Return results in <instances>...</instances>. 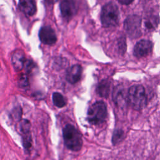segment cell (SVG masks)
<instances>
[{
  "label": "cell",
  "instance_id": "1",
  "mask_svg": "<svg viewBox=\"0 0 160 160\" xmlns=\"http://www.w3.org/2000/svg\"><path fill=\"white\" fill-rule=\"evenodd\" d=\"M65 146L73 151L81 150L82 146V136L79 132L71 124H67L62 130Z\"/></svg>",
  "mask_w": 160,
  "mask_h": 160
},
{
  "label": "cell",
  "instance_id": "2",
  "mask_svg": "<svg viewBox=\"0 0 160 160\" xmlns=\"http://www.w3.org/2000/svg\"><path fill=\"white\" fill-rule=\"evenodd\" d=\"M128 100L133 109H143L147 104V96L144 88L139 84L131 86L128 92Z\"/></svg>",
  "mask_w": 160,
  "mask_h": 160
},
{
  "label": "cell",
  "instance_id": "3",
  "mask_svg": "<svg viewBox=\"0 0 160 160\" xmlns=\"http://www.w3.org/2000/svg\"><path fill=\"white\" fill-rule=\"evenodd\" d=\"M102 24L106 28L116 26L119 21V11L118 6L111 2L105 4L101 12Z\"/></svg>",
  "mask_w": 160,
  "mask_h": 160
},
{
  "label": "cell",
  "instance_id": "4",
  "mask_svg": "<svg viewBox=\"0 0 160 160\" xmlns=\"http://www.w3.org/2000/svg\"><path fill=\"white\" fill-rule=\"evenodd\" d=\"M107 115L108 111L106 104L103 101H97L89 108L87 120L92 124H100L105 121Z\"/></svg>",
  "mask_w": 160,
  "mask_h": 160
},
{
  "label": "cell",
  "instance_id": "5",
  "mask_svg": "<svg viewBox=\"0 0 160 160\" xmlns=\"http://www.w3.org/2000/svg\"><path fill=\"white\" fill-rule=\"evenodd\" d=\"M124 29L131 38H137L141 36V19L138 15H130L124 21Z\"/></svg>",
  "mask_w": 160,
  "mask_h": 160
},
{
  "label": "cell",
  "instance_id": "6",
  "mask_svg": "<svg viewBox=\"0 0 160 160\" xmlns=\"http://www.w3.org/2000/svg\"><path fill=\"white\" fill-rule=\"evenodd\" d=\"M78 5L76 0H62L60 4L61 14L66 19H71L77 12Z\"/></svg>",
  "mask_w": 160,
  "mask_h": 160
},
{
  "label": "cell",
  "instance_id": "7",
  "mask_svg": "<svg viewBox=\"0 0 160 160\" xmlns=\"http://www.w3.org/2000/svg\"><path fill=\"white\" fill-rule=\"evenodd\" d=\"M152 43L151 41L142 39L138 41L134 46L133 53L136 58H144L148 56L152 50Z\"/></svg>",
  "mask_w": 160,
  "mask_h": 160
},
{
  "label": "cell",
  "instance_id": "8",
  "mask_svg": "<svg viewBox=\"0 0 160 160\" xmlns=\"http://www.w3.org/2000/svg\"><path fill=\"white\" fill-rule=\"evenodd\" d=\"M19 130L22 136L23 146L26 150H29L32 146L29 121L26 119L22 121L20 123Z\"/></svg>",
  "mask_w": 160,
  "mask_h": 160
},
{
  "label": "cell",
  "instance_id": "9",
  "mask_svg": "<svg viewBox=\"0 0 160 160\" xmlns=\"http://www.w3.org/2000/svg\"><path fill=\"white\" fill-rule=\"evenodd\" d=\"M41 41L45 44H52L57 41V37L54 31L50 26H43L39 32Z\"/></svg>",
  "mask_w": 160,
  "mask_h": 160
},
{
  "label": "cell",
  "instance_id": "10",
  "mask_svg": "<svg viewBox=\"0 0 160 160\" xmlns=\"http://www.w3.org/2000/svg\"><path fill=\"white\" fill-rule=\"evenodd\" d=\"M11 61L14 69L17 71H19L25 67L27 60L22 51L16 50L12 55Z\"/></svg>",
  "mask_w": 160,
  "mask_h": 160
},
{
  "label": "cell",
  "instance_id": "11",
  "mask_svg": "<svg viewBox=\"0 0 160 160\" xmlns=\"http://www.w3.org/2000/svg\"><path fill=\"white\" fill-rule=\"evenodd\" d=\"M81 74V66L79 64H76L73 65L68 69L66 74V78L69 82L71 84H74L80 80Z\"/></svg>",
  "mask_w": 160,
  "mask_h": 160
},
{
  "label": "cell",
  "instance_id": "12",
  "mask_svg": "<svg viewBox=\"0 0 160 160\" xmlns=\"http://www.w3.org/2000/svg\"><path fill=\"white\" fill-rule=\"evenodd\" d=\"M19 8L21 11L29 16L34 15L36 11L34 0H19Z\"/></svg>",
  "mask_w": 160,
  "mask_h": 160
},
{
  "label": "cell",
  "instance_id": "13",
  "mask_svg": "<svg viewBox=\"0 0 160 160\" xmlns=\"http://www.w3.org/2000/svg\"><path fill=\"white\" fill-rule=\"evenodd\" d=\"M112 98L114 103L121 107L124 106L126 102H128V94L126 95L124 88L120 86H117L114 89L112 93Z\"/></svg>",
  "mask_w": 160,
  "mask_h": 160
},
{
  "label": "cell",
  "instance_id": "14",
  "mask_svg": "<svg viewBox=\"0 0 160 160\" xmlns=\"http://www.w3.org/2000/svg\"><path fill=\"white\" fill-rule=\"evenodd\" d=\"M110 81L108 79H104L99 83L96 89V92L100 96L108 98L110 92Z\"/></svg>",
  "mask_w": 160,
  "mask_h": 160
},
{
  "label": "cell",
  "instance_id": "15",
  "mask_svg": "<svg viewBox=\"0 0 160 160\" xmlns=\"http://www.w3.org/2000/svg\"><path fill=\"white\" fill-rule=\"evenodd\" d=\"M159 18L156 16H152L146 18L144 21V25L148 29L153 30L158 25Z\"/></svg>",
  "mask_w": 160,
  "mask_h": 160
},
{
  "label": "cell",
  "instance_id": "16",
  "mask_svg": "<svg viewBox=\"0 0 160 160\" xmlns=\"http://www.w3.org/2000/svg\"><path fill=\"white\" fill-rule=\"evenodd\" d=\"M52 101L54 104L58 108H62L66 104L63 96L59 92H57L52 94Z\"/></svg>",
  "mask_w": 160,
  "mask_h": 160
},
{
  "label": "cell",
  "instance_id": "17",
  "mask_svg": "<svg viewBox=\"0 0 160 160\" xmlns=\"http://www.w3.org/2000/svg\"><path fill=\"white\" fill-rule=\"evenodd\" d=\"M124 137V132L121 130H116L112 136V142L113 144H116L122 139Z\"/></svg>",
  "mask_w": 160,
  "mask_h": 160
},
{
  "label": "cell",
  "instance_id": "18",
  "mask_svg": "<svg viewBox=\"0 0 160 160\" xmlns=\"http://www.w3.org/2000/svg\"><path fill=\"white\" fill-rule=\"evenodd\" d=\"M19 84L21 86H26L28 84V80L24 74H22L19 78Z\"/></svg>",
  "mask_w": 160,
  "mask_h": 160
},
{
  "label": "cell",
  "instance_id": "19",
  "mask_svg": "<svg viewBox=\"0 0 160 160\" xmlns=\"http://www.w3.org/2000/svg\"><path fill=\"white\" fill-rule=\"evenodd\" d=\"M118 1L121 4H122L128 5V4H129L132 3L134 0H118Z\"/></svg>",
  "mask_w": 160,
  "mask_h": 160
},
{
  "label": "cell",
  "instance_id": "20",
  "mask_svg": "<svg viewBox=\"0 0 160 160\" xmlns=\"http://www.w3.org/2000/svg\"><path fill=\"white\" fill-rule=\"evenodd\" d=\"M45 2L47 3V4H52L54 3H55L56 2H57L58 0H44Z\"/></svg>",
  "mask_w": 160,
  "mask_h": 160
}]
</instances>
